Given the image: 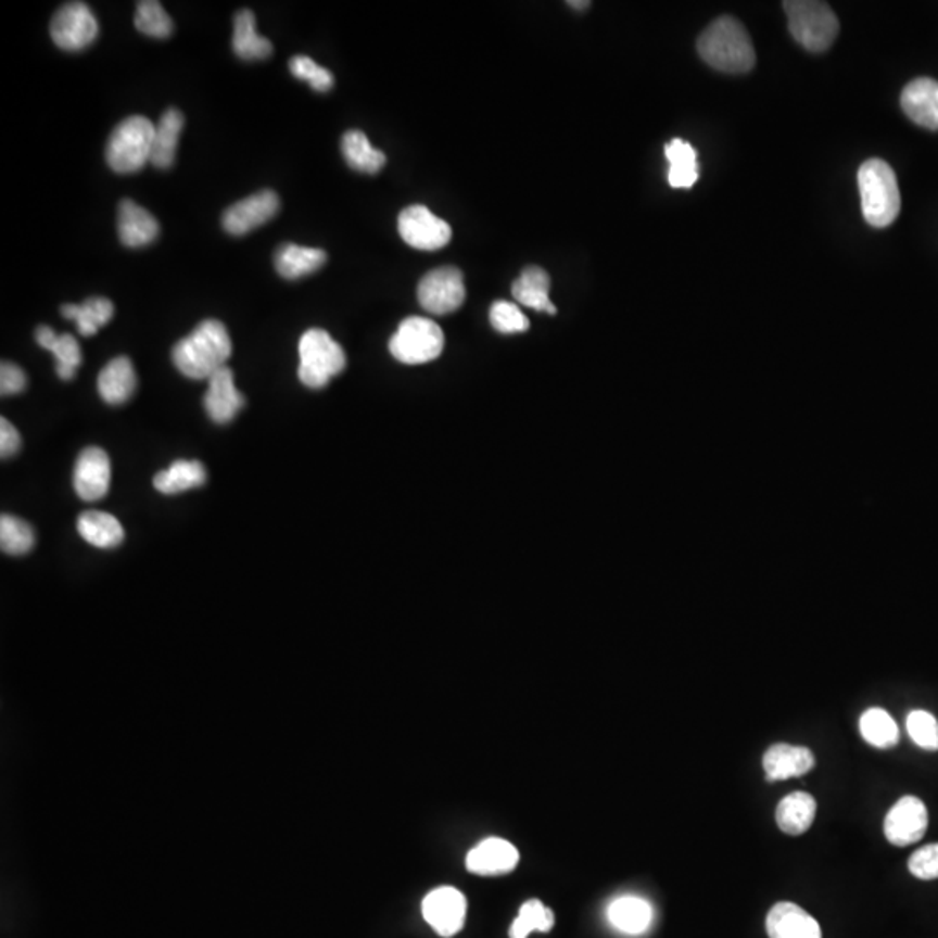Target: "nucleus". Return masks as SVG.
Here are the masks:
<instances>
[{
  "mask_svg": "<svg viewBox=\"0 0 938 938\" xmlns=\"http://www.w3.org/2000/svg\"><path fill=\"white\" fill-rule=\"evenodd\" d=\"M182 126H185V117L179 110L169 109L162 113V117L159 118V124L155 126L152 159H150V164L155 165L156 169L173 167Z\"/></svg>",
  "mask_w": 938,
  "mask_h": 938,
  "instance_id": "nucleus-27",
  "label": "nucleus"
},
{
  "mask_svg": "<svg viewBox=\"0 0 938 938\" xmlns=\"http://www.w3.org/2000/svg\"><path fill=\"white\" fill-rule=\"evenodd\" d=\"M26 388V376L23 369L11 362H2L0 367V395L13 396Z\"/></svg>",
  "mask_w": 938,
  "mask_h": 938,
  "instance_id": "nucleus-42",
  "label": "nucleus"
},
{
  "mask_svg": "<svg viewBox=\"0 0 938 938\" xmlns=\"http://www.w3.org/2000/svg\"><path fill=\"white\" fill-rule=\"evenodd\" d=\"M815 766V756L808 747L775 744L763 756V769L770 782L801 777Z\"/></svg>",
  "mask_w": 938,
  "mask_h": 938,
  "instance_id": "nucleus-20",
  "label": "nucleus"
},
{
  "mask_svg": "<svg viewBox=\"0 0 938 938\" xmlns=\"http://www.w3.org/2000/svg\"><path fill=\"white\" fill-rule=\"evenodd\" d=\"M289 68H291L292 75L295 78L306 80L315 91L327 92L334 86V75L330 74L329 69L321 68L312 58H292Z\"/></svg>",
  "mask_w": 938,
  "mask_h": 938,
  "instance_id": "nucleus-40",
  "label": "nucleus"
},
{
  "mask_svg": "<svg viewBox=\"0 0 938 938\" xmlns=\"http://www.w3.org/2000/svg\"><path fill=\"white\" fill-rule=\"evenodd\" d=\"M155 126L141 115L124 118L104 148V156L110 169L117 174H135L143 169L152 159Z\"/></svg>",
  "mask_w": 938,
  "mask_h": 938,
  "instance_id": "nucleus-4",
  "label": "nucleus"
},
{
  "mask_svg": "<svg viewBox=\"0 0 938 938\" xmlns=\"http://www.w3.org/2000/svg\"><path fill=\"white\" fill-rule=\"evenodd\" d=\"M552 278L537 266H529L521 271L520 277L512 283V297L527 308L546 312L556 315L555 304L549 300Z\"/></svg>",
  "mask_w": 938,
  "mask_h": 938,
  "instance_id": "nucleus-25",
  "label": "nucleus"
},
{
  "mask_svg": "<svg viewBox=\"0 0 938 938\" xmlns=\"http://www.w3.org/2000/svg\"><path fill=\"white\" fill-rule=\"evenodd\" d=\"M398 231L410 248L419 251H439L452 239L448 223L434 216L424 205H410L398 216Z\"/></svg>",
  "mask_w": 938,
  "mask_h": 938,
  "instance_id": "nucleus-10",
  "label": "nucleus"
},
{
  "mask_svg": "<svg viewBox=\"0 0 938 938\" xmlns=\"http://www.w3.org/2000/svg\"><path fill=\"white\" fill-rule=\"evenodd\" d=\"M231 356V339L225 324L219 320H204L187 338L173 347V362L176 369L193 379H208L217 370L226 367Z\"/></svg>",
  "mask_w": 938,
  "mask_h": 938,
  "instance_id": "nucleus-1",
  "label": "nucleus"
},
{
  "mask_svg": "<svg viewBox=\"0 0 938 938\" xmlns=\"http://www.w3.org/2000/svg\"><path fill=\"white\" fill-rule=\"evenodd\" d=\"M135 25L141 34L153 39H167L173 34L174 25L164 5L156 0H143L136 8Z\"/></svg>",
  "mask_w": 938,
  "mask_h": 938,
  "instance_id": "nucleus-37",
  "label": "nucleus"
},
{
  "mask_svg": "<svg viewBox=\"0 0 938 938\" xmlns=\"http://www.w3.org/2000/svg\"><path fill=\"white\" fill-rule=\"evenodd\" d=\"M341 152L358 173L376 174L386 165V155L376 150L362 130H347L341 139Z\"/></svg>",
  "mask_w": 938,
  "mask_h": 938,
  "instance_id": "nucleus-33",
  "label": "nucleus"
},
{
  "mask_svg": "<svg viewBox=\"0 0 938 938\" xmlns=\"http://www.w3.org/2000/svg\"><path fill=\"white\" fill-rule=\"evenodd\" d=\"M909 871L917 879H938V842L917 848L909 859Z\"/></svg>",
  "mask_w": 938,
  "mask_h": 938,
  "instance_id": "nucleus-41",
  "label": "nucleus"
},
{
  "mask_svg": "<svg viewBox=\"0 0 938 938\" xmlns=\"http://www.w3.org/2000/svg\"><path fill=\"white\" fill-rule=\"evenodd\" d=\"M117 228L122 243L132 249L150 245L161 233L155 216L129 199L118 204Z\"/></svg>",
  "mask_w": 938,
  "mask_h": 938,
  "instance_id": "nucleus-18",
  "label": "nucleus"
},
{
  "mask_svg": "<svg viewBox=\"0 0 938 938\" xmlns=\"http://www.w3.org/2000/svg\"><path fill=\"white\" fill-rule=\"evenodd\" d=\"M903 112L917 126L938 130V83L921 77L905 86L900 96Z\"/></svg>",
  "mask_w": 938,
  "mask_h": 938,
  "instance_id": "nucleus-19",
  "label": "nucleus"
},
{
  "mask_svg": "<svg viewBox=\"0 0 938 938\" xmlns=\"http://www.w3.org/2000/svg\"><path fill=\"white\" fill-rule=\"evenodd\" d=\"M520 862L517 848L500 838H489L478 842L466 857V867L478 876H499L511 873Z\"/></svg>",
  "mask_w": 938,
  "mask_h": 938,
  "instance_id": "nucleus-16",
  "label": "nucleus"
},
{
  "mask_svg": "<svg viewBox=\"0 0 938 938\" xmlns=\"http://www.w3.org/2000/svg\"><path fill=\"white\" fill-rule=\"evenodd\" d=\"M207 381V393L204 396L205 413L216 424H228L245 405V398L234 386L233 370L230 367H223Z\"/></svg>",
  "mask_w": 938,
  "mask_h": 938,
  "instance_id": "nucleus-15",
  "label": "nucleus"
},
{
  "mask_svg": "<svg viewBox=\"0 0 938 938\" xmlns=\"http://www.w3.org/2000/svg\"><path fill=\"white\" fill-rule=\"evenodd\" d=\"M816 801L812 795L796 790L781 799L775 810V821L782 833L799 836L807 833L815 821Z\"/></svg>",
  "mask_w": 938,
  "mask_h": 938,
  "instance_id": "nucleus-26",
  "label": "nucleus"
},
{
  "mask_svg": "<svg viewBox=\"0 0 938 938\" xmlns=\"http://www.w3.org/2000/svg\"><path fill=\"white\" fill-rule=\"evenodd\" d=\"M468 902L465 895L452 886H440L422 900V916L440 937H454L465 926Z\"/></svg>",
  "mask_w": 938,
  "mask_h": 938,
  "instance_id": "nucleus-11",
  "label": "nucleus"
},
{
  "mask_svg": "<svg viewBox=\"0 0 938 938\" xmlns=\"http://www.w3.org/2000/svg\"><path fill=\"white\" fill-rule=\"evenodd\" d=\"M138 386L135 365L127 356H117L104 365L98 378L101 398L110 405L126 404Z\"/></svg>",
  "mask_w": 938,
  "mask_h": 938,
  "instance_id": "nucleus-21",
  "label": "nucleus"
},
{
  "mask_svg": "<svg viewBox=\"0 0 938 938\" xmlns=\"http://www.w3.org/2000/svg\"><path fill=\"white\" fill-rule=\"evenodd\" d=\"M346 355L343 347L324 329H309L300 341V376L304 386L321 390L330 379L343 372Z\"/></svg>",
  "mask_w": 938,
  "mask_h": 938,
  "instance_id": "nucleus-6",
  "label": "nucleus"
},
{
  "mask_svg": "<svg viewBox=\"0 0 938 938\" xmlns=\"http://www.w3.org/2000/svg\"><path fill=\"white\" fill-rule=\"evenodd\" d=\"M205 483V468L199 460H176L169 468L156 473L153 485L165 495L181 494Z\"/></svg>",
  "mask_w": 938,
  "mask_h": 938,
  "instance_id": "nucleus-30",
  "label": "nucleus"
},
{
  "mask_svg": "<svg viewBox=\"0 0 938 938\" xmlns=\"http://www.w3.org/2000/svg\"><path fill=\"white\" fill-rule=\"evenodd\" d=\"M905 726L912 743L926 751H938V721L931 712L923 709L909 712Z\"/></svg>",
  "mask_w": 938,
  "mask_h": 938,
  "instance_id": "nucleus-38",
  "label": "nucleus"
},
{
  "mask_svg": "<svg viewBox=\"0 0 938 938\" xmlns=\"http://www.w3.org/2000/svg\"><path fill=\"white\" fill-rule=\"evenodd\" d=\"M782 5L796 42L810 52H822L833 46L839 34V22L829 4L819 0H786Z\"/></svg>",
  "mask_w": 938,
  "mask_h": 938,
  "instance_id": "nucleus-5",
  "label": "nucleus"
},
{
  "mask_svg": "<svg viewBox=\"0 0 938 938\" xmlns=\"http://www.w3.org/2000/svg\"><path fill=\"white\" fill-rule=\"evenodd\" d=\"M20 447H22V436L17 433L16 428L5 417H2L0 419V454L5 459V457L14 456Z\"/></svg>",
  "mask_w": 938,
  "mask_h": 938,
  "instance_id": "nucleus-43",
  "label": "nucleus"
},
{
  "mask_svg": "<svg viewBox=\"0 0 938 938\" xmlns=\"http://www.w3.org/2000/svg\"><path fill=\"white\" fill-rule=\"evenodd\" d=\"M442 329L433 320L410 317L400 324L390 339V352L405 365H421L439 358L443 352Z\"/></svg>",
  "mask_w": 938,
  "mask_h": 938,
  "instance_id": "nucleus-7",
  "label": "nucleus"
},
{
  "mask_svg": "<svg viewBox=\"0 0 938 938\" xmlns=\"http://www.w3.org/2000/svg\"><path fill=\"white\" fill-rule=\"evenodd\" d=\"M608 923L625 935H642L650 928L654 909L647 900L636 895H622L610 902L607 909Z\"/></svg>",
  "mask_w": 938,
  "mask_h": 938,
  "instance_id": "nucleus-22",
  "label": "nucleus"
},
{
  "mask_svg": "<svg viewBox=\"0 0 938 938\" xmlns=\"http://www.w3.org/2000/svg\"><path fill=\"white\" fill-rule=\"evenodd\" d=\"M666 156L669 161L668 181L673 188H692L699 179L697 152L690 143L676 138L666 144Z\"/></svg>",
  "mask_w": 938,
  "mask_h": 938,
  "instance_id": "nucleus-32",
  "label": "nucleus"
},
{
  "mask_svg": "<svg viewBox=\"0 0 938 938\" xmlns=\"http://www.w3.org/2000/svg\"><path fill=\"white\" fill-rule=\"evenodd\" d=\"M555 925V914L547 909L541 900H529L521 905L517 920L512 921L509 928L511 938H529L534 931L547 934Z\"/></svg>",
  "mask_w": 938,
  "mask_h": 938,
  "instance_id": "nucleus-35",
  "label": "nucleus"
},
{
  "mask_svg": "<svg viewBox=\"0 0 938 938\" xmlns=\"http://www.w3.org/2000/svg\"><path fill=\"white\" fill-rule=\"evenodd\" d=\"M37 343L56 358V372L63 381H72L83 364V352L74 335H58L51 327L40 326L35 330Z\"/></svg>",
  "mask_w": 938,
  "mask_h": 938,
  "instance_id": "nucleus-23",
  "label": "nucleus"
},
{
  "mask_svg": "<svg viewBox=\"0 0 938 938\" xmlns=\"http://www.w3.org/2000/svg\"><path fill=\"white\" fill-rule=\"evenodd\" d=\"M278 208H280V199L275 191H257L254 195L239 200L237 204L226 208V213L223 214V228L226 233L240 237L271 221L277 216Z\"/></svg>",
  "mask_w": 938,
  "mask_h": 938,
  "instance_id": "nucleus-13",
  "label": "nucleus"
},
{
  "mask_svg": "<svg viewBox=\"0 0 938 938\" xmlns=\"http://www.w3.org/2000/svg\"><path fill=\"white\" fill-rule=\"evenodd\" d=\"M35 544V532L28 521L13 515L0 518V547L5 555H26Z\"/></svg>",
  "mask_w": 938,
  "mask_h": 938,
  "instance_id": "nucleus-36",
  "label": "nucleus"
},
{
  "mask_svg": "<svg viewBox=\"0 0 938 938\" xmlns=\"http://www.w3.org/2000/svg\"><path fill=\"white\" fill-rule=\"evenodd\" d=\"M491 324L500 334H520L530 327L529 318L517 304L509 301H495L491 308Z\"/></svg>",
  "mask_w": 938,
  "mask_h": 938,
  "instance_id": "nucleus-39",
  "label": "nucleus"
},
{
  "mask_svg": "<svg viewBox=\"0 0 938 938\" xmlns=\"http://www.w3.org/2000/svg\"><path fill=\"white\" fill-rule=\"evenodd\" d=\"M233 51L243 61L266 60L274 52L271 42L257 34L256 16L249 9H242L234 16Z\"/></svg>",
  "mask_w": 938,
  "mask_h": 938,
  "instance_id": "nucleus-28",
  "label": "nucleus"
},
{
  "mask_svg": "<svg viewBox=\"0 0 938 938\" xmlns=\"http://www.w3.org/2000/svg\"><path fill=\"white\" fill-rule=\"evenodd\" d=\"M78 534L84 541L100 547V549H113L121 546L126 537L121 521L104 511H86L77 520Z\"/></svg>",
  "mask_w": 938,
  "mask_h": 938,
  "instance_id": "nucleus-29",
  "label": "nucleus"
},
{
  "mask_svg": "<svg viewBox=\"0 0 938 938\" xmlns=\"http://www.w3.org/2000/svg\"><path fill=\"white\" fill-rule=\"evenodd\" d=\"M928 829V810L916 796H903L885 816V836L895 847L920 841Z\"/></svg>",
  "mask_w": 938,
  "mask_h": 938,
  "instance_id": "nucleus-12",
  "label": "nucleus"
},
{
  "mask_svg": "<svg viewBox=\"0 0 938 938\" xmlns=\"http://www.w3.org/2000/svg\"><path fill=\"white\" fill-rule=\"evenodd\" d=\"M860 734L865 743L877 749H888L899 743L900 730L890 712L882 708H871L860 717Z\"/></svg>",
  "mask_w": 938,
  "mask_h": 938,
  "instance_id": "nucleus-34",
  "label": "nucleus"
},
{
  "mask_svg": "<svg viewBox=\"0 0 938 938\" xmlns=\"http://www.w3.org/2000/svg\"><path fill=\"white\" fill-rule=\"evenodd\" d=\"M770 938H822L821 925L793 902H778L766 916Z\"/></svg>",
  "mask_w": 938,
  "mask_h": 938,
  "instance_id": "nucleus-17",
  "label": "nucleus"
},
{
  "mask_svg": "<svg viewBox=\"0 0 938 938\" xmlns=\"http://www.w3.org/2000/svg\"><path fill=\"white\" fill-rule=\"evenodd\" d=\"M569 5H572L573 9H586L590 8V2H569Z\"/></svg>",
  "mask_w": 938,
  "mask_h": 938,
  "instance_id": "nucleus-44",
  "label": "nucleus"
},
{
  "mask_svg": "<svg viewBox=\"0 0 938 938\" xmlns=\"http://www.w3.org/2000/svg\"><path fill=\"white\" fill-rule=\"evenodd\" d=\"M697 51L709 66L725 74H746L756 63L751 37L743 23L732 16H721L697 40Z\"/></svg>",
  "mask_w": 938,
  "mask_h": 938,
  "instance_id": "nucleus-2",
  "label": "nucleus"
},
{
  "mask_svg": "<svg viewBox=\"0 0 938 938\" xmlns=\"http://www.w3.org/2000/svg\"><path fill=\"white\" fill-rule=\"evenodd\" d=\"M98 34V20L84 2L61 5L52 17L51 37L63 51H83L94 42Z\"/></svg>",
  "mask_w": 938,
  "mask_h": 938,
  "instance_id": "nucleus-9",
  "label": "nucleus"
},
{
  "mask_svg": "<svg viewBox=\"0 0 938 938\" xmlns=\"http://www.w3.org/2000/svg\"><path fill=\"white\" fill-rule=\"evenodd\" d=\"M112 482V465L103 448L87 447L80 452L74 469V489L87 503L103 499Z\"/></svg>",
  "mask_w": 938,
  "mask_h": 938,
  "instance_id": "nucleus-14",
  "label": "nucleus"
},
{
  "mask_svg": "<svg viewBox=\"0 0 938 938\" xmlns=\"http://www.w3.org/2000/svg\"><path fill=\"white\" fill-rule=\"evenodd\" d=\"M327 263V252L321 249L303 248L297 243H283L275 254V268L280 277L297 280L320 269Z\"/></svg>",
  "mask_w": 938,
  "mask_h": 938,
  "instance_id": "nucleus-24",
  "label": "nucleus"
},
{
  "mask_svg": "<svg viewBox=\"0 0 938 938\" xmlns=\"http://www.w3.org/2000/svg\"><path fill=\"white\" fill-rule=\"evenodd\" d=\"M417 300L433 315H448L459 309L466 300L465 278L452 266L431 269L417 287Z\"/></svg>",
  "mask_w": 938,
  "mask_h": 938,
  "instance_id": "nucleus-8",
  "label": "nucleus"
},
{
  "mask_svg": "<svg viewBox=\"0 0 938 938\" xmlns=\"http://www.w3.org/2000/svg\"><path fill=\"white\" fill-rule=\"evenodd\" d=\"M113 303L106 297H89L83 304H63L61 315L77 324L78 332L84 338L94 335L101 327L112 320Z\"/></svg>",
  "mask_w": 938,
  "mask_h": 938,
  "instance_id": "nucleus-31",
  "label": "nucleus"
},
{
  "mask_svg": "<svg viewBox=\"0 0 938 938\" xmlns=\"http://www.w3.org/2000/svg\"><path fill=\"white\" fill-rule=\"evenodd\" d=\"M857 179L865 221L874 228L890 226L899 216L902 204L899 181L891 165L882 159L865 161L860 165Z\"/></svg>",
  "mask_w": 938,
  "mask_h": 938,
  "instance_id": "nucleus-3",
  "label": "nucleus"
}]
</instances>
